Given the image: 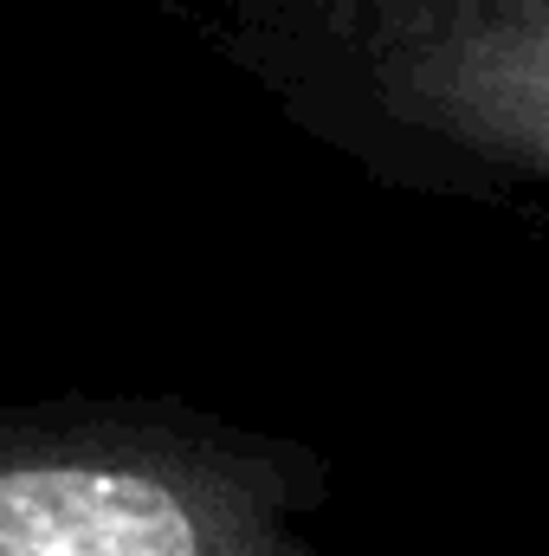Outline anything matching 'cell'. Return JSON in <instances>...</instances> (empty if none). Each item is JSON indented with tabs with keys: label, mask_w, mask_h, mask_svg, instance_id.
Instances as JSON below:
<instances>
[{
	"label": "cell",
	"mask_w": 549,
	"mask_h": 556,
	"mask_svg": "<svg viewBox=\"0 0 549 556\" xmlns=\"http://www.w3.org/2000/svg\"><path fill=\"white\" fill-rule=\"evenodd\" d=\"M317 505V453L194 408L0 420V556H323Z\"/></svg>",
	"instance_id": "cell-1"
},
{
	"label": "cell",
	"mask_w": 549,
	"mask_h": 556,
	"mask_svg": "<svg viewBox=\"0 0 549 556\" xmlns=\"http://www.w3.org/2000/svg\"><path fill=\"white\" fill-rule=\"evenodd\" d=\"M349 117L408 162L549 188V20L459 0H304Z\"/></svg>",
	"instance_id": "cell-2"
},
{
	"label": "cell",
	"mask_w": 549,
	"mask_h": 556,
	"mask_svg": "<svg viewBox=\"0 0 549 556\" xmlns=\"http://www.w3.org/2000/svg\"><path fill=\"white\" fill-rule=\"evenodd\" d=\"M459 7H491V13H531V20H549V0H459Z\"/></svg>",
	"instance_id": "cell-3"
}]
</instances>
